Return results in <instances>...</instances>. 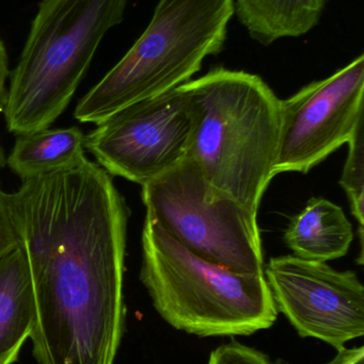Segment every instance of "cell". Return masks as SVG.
Listing matches in <instances>:
<instances>
[{
    "label": "cell",
    "instance_id": "obj_1",
    "mask_svg": "<svg viewBox=\"0 0 364 364\" xmlns=\"http://www.w3.org/2000/svg\"><path fill=\"white\" fill-rule=\"evenodd\" d=\"M36 301L38 364H115L125 321L130 211L85 156L4 193Z\"/></svg>",
    "mask_w": 364,
    "mask_h": 364
},
{
    "label": "cell",
    "instance_id": "obj_2",
    "mask_svg": "<svg viewBox=\"0 0 364 364\" xmlns=\"http://www.w3.org/2000/svg\"><path fill=\"white\" fill-rule=\"evenodd\" d=\"M181 89L194 112L187 158L212 188L258 215L276 176L281 100L258 75L224 68Z\"/></svg>",
    "mask_w": 364,
    "mask_h": 364
},
{
    "label": "cell",
    "instance_id": "obj_3",
    "mask_svg": "<svg viewBox=\"0 0 364 364\" xmlns=\"http://www.w3.org/2000/svg\"><path fill=\"white\" fill-rule=\"evenodd\" d=\"M140 279L158 314L190 335L249 336L277 320L264 275L236 273L196 256L147 214Z\"/></svg>",
    "mask_w": 364,
    "mask_h": 364
},
{
    "label": "cell",
    "instance_id": "obj_4",
    "mask_svg": "<svg viewBox=\"0 0 364 364\" xmlns=\"http://www.w3.org/2000/svg\"><path fill=\"white\" fill-rule=\"evenodd\" d=\"M128 0H42L11 74L4 107L12 134L47 129L64 112Z\"/></svg>",
    "mask_w": 364,
    "mask_h": 364
},
{
    "label": "cell",
    "instance_id": "obj_5",
    "mask_svg": "<svg viewBox=\"0 0 364 364\" xmlns=\"http://www.w3.org/2000/svg\"><path fill=\"white\" fill-rule=\"evenodd\" d=\"M234 0H160L140 38L77 105L81 123L168 93L190 81L209 55L222 53Z\"/></svg>",
    "mask_w": 364,
    "mask_h": 364
},
{
    "label": "cell",
    "instance_id": "obj_6",
    "mask_svg": "<svg viewBox=\"0 0 364 364\" xmlns=\"http://www.w3.org/2000/svg\"><path fill=\"white\" fill-rule=\"evenodd\" d=\"M141 186L147 215L186 250L236 273L264 275L258 215L212 188L192 159Z\"/></svg>",
    "mask_w": 364,
    "mask_h": 364
},
{
    "label": "cell",
    "instance_id": "obj_7",
    "mask_svg": "<svg viewBox=\"0 0 364 364\" xmlns=\"http://www.w3.org/2000/svg\"><path fill=\"white\" fill-rule=\"evenodd\" d=\"M194 127L192 102L179 87L113 113L85 136V149L111 176L142 186L187 158Z\"/></svg>",
    "mask_w": 364,
    "mask_h": 364
},
{
    "label": "cell",
    "instance_id": "obj_8",
    "mask_svg": "<svg viewBox=\"0 0 364 364\" xmlns=\"http://www.w3.org/2000/svg\"><path fill=\"white\" fill-rule=\"evenodd\" d=\"M364 55L299 90L280 106L275 174H307L350 142L364 123Z\"/></svg>",
    "mask_w": 364,
    "mask_h": 364
},
{
    "label": "cell",
    "instance_id": "obj_9",
    "mask_svg": "<svg viewBox=\"0 0 364 364\" xmlns=\"http://www.w3.org/2000/svg\"><path fill=\"white\" fill-rule=\"evenodd\" d=\"M277 311L303 338L337 350L364 335V287L355 272L294 255L276 257L264 267Z\"/></svg>",
    "mask_w": 364,
    "mask_h": 364
},
{
    "label": "cell",
    "instance_id": "obj_10",
    "mask_svg": "<svg viewBox=\"0 0 364 364\" xmlns=\"http://www.w3.org/2000/svg\"><path fill=\"white\" fill-rule=\"evenodd\" d=\"M36 309L27 260L17 247L0 260V364L19 360L31 337Z\"/></svg>",
    "mask_w": 364,
    "mask_h": 364
},
{
    "label": "cell",
    "instance_id": "obj_11",
    "mask_svg": "<svg viewBox=\"0 0 364 364\" xmlns=\"http://www.w3.org/2000/svg\"><path fill=\"white\" fill-rule=\"evenodd\" d=\"M353 239V226L343 209L322 197L310 199L284 232L294 256L320 262L345 256Z\"/></svg>",
    "mask_w": 364,
    "mask_h": 364
},
{
    "label": "cell",
    "instance_id": "obj_12",
    "mask_svg": "<svg viewBox=\"0 0 364 364\" xmlns=\"http://www.w3.org/2000/svg\"><path fill=\"white\" fill-rule=\"evenodd\" d=\"M326 0H234L239 23L256 42L269 46L309 33L320 23Z\"/></svg>",
    "mask_w": 364,
    "mask_h": 364
},
{
    "label": "cell",
    "instance_id": "obj_13",
    "mask_svg": "<svg viewBox=\"0 0 364 364\" xmlns=\"http://www.w3.org/2000/svg\"><path fill=\"white\" fill-rule=\"evenodd\" d=\"M85 141L78 127L21 134L9 156V168L21 181L63 168L85 156Z\"/></svg>",
    "mask_w": 364,
    "mask_h": 364
},
{
    "label": "cell",
    "instance_id": "obj_14",
    "mask_svg": "<svg viewBox=\"0 0 364 364\" xmlns=\"http://www.w3.org/2000/svg\"><path fill=\"white\" fill-rule=\"evenodd\" d=\"M348 156L342 173L340 184L350 199L353 215L358 222V232L360 237V259L363 263V227H364V132L363 123L355 132L354 136L348 143Z\"/></svg>",
    "mask_w": 364,
    "mask_h": 364
},
{
    "label": "cell",
    "instance_id": "obj_15",
    "mask_svg": "<svg viewBox=\"0 0 364 364\" xmlns=\"http://www.w3.org/2000/svg\"><path fill=\"white\" fill-rule=\"evenodd\" d=\"M207 364H274L269 357L254 348L233 341L211 353Z\"/></svg>",
    "mask_w": 364,
    "mask_h": 364
},
{
    "label": "cell",
    "instance_id": "obj_16",
    "mask_svg": "<svg viewBox=\"0 0 364 364\" xmlns=\"http://www.w3.org/2000/svg\"><path fill=\"white\" fill-rule=\"evenodd\" d=\"M19 247V240L4 201V192L0 190V260Z\"/></svg>",
    "mask_w": 364,
    "mask_h": 364
},
{
    "label": "cell",
    "instance_id": "obj_17",
    "mask_svg": "<svg viewBox=\"0 0 364 364\" xmlns=\"http://www.w3.org/2000/svg\"><path fill=\"white\" fill-rule=\"evenodd\" d=\"M9 76H10V70H9L8 53L4 42L0 40V113L4 112L6 104L8 90L6 85Z\"/></svg>",
    "mask_w": 364,
    "mask_h": 364
},
{
    "label": "cell",
    "instance_id": "obj_18",
    "mask_svg": "<svg viewBox=\"0 0 364 364\" xmlns=\"http://www.w3.org/2000/svg\"><path fill=\"white\" fill-rule=\"evenodd\" d=\"M325 364H364V348H346L338 350L337 356Z\"/></svg>",
    "mask_w": 364,
    "mask_h": 364
},
{
    "label": "cell",
    "instance_id": "obj_19",
    "mask_svg": "<svg viewBox=\"0 0 364 364\" xmlns=\"http://www.w3.org/2000/svg\"><path fill=\"white\" fill-rule=\"evenodd\" d=\"M4 153H2L1 146H0V168L4 166Z\"/></svg>",
    "mask_w": 364,
    "mask_h": 364
}]
</instances>
